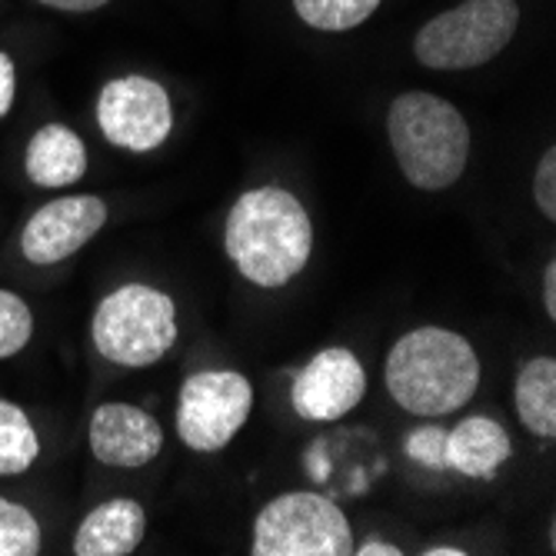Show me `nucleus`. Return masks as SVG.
I'll list each match as a JSON object with an SVG mask.
<instances>
[{"instance_id": "nucleus-1", "label": "nucleus", "mask_w": 556, "mask_h": 556, "mask_svg": "<svg viewBox=\"0 0 556 556\" xmlns=\"http://www.w3.org/2000/svg\"><path fill=\"white\" fill-rule=\"evenodd\" d=\"M224 247L250 283L283 287L311 261L314 224L290 190L257 187L230 207Z\"/></svg>"}, {"instance_id": "nucleus-2", "label": "nucleus", "mask_w": 556, "mask_h": 556, "mask_svg": "<svg viewBox=\"0 0 556 556\" xmlns=\"http://www.w3.org/2000/svg\"><path fill=\"white\" fill-rule=\"evenodd\" d=\"M480 387V361L467 337L420 327L403 333L387 357V390L417 417H446L467 407Z\"/></svg>"}, {"instance_id": "nucleus-3", "label": "nucleus", "mask_w": 556, "mask_h": 556, "mask_svg": "<svg viewBox=\"0 0 556 556\" xmlns=\"http://www.w3.org/2000/svg\"><path fill=\"white\" fill-rule=\"evenodd\" d=\"M387 134L403 177L414 187L446 190L464 177L470 127L450 100L424 90L400 93L387 114Z\"/></svg>"}, {"instance_id": "nucleus-4", "label": "nucleus", "mask_w": 556, "mask_h": 556, "mask_svg": "<svg viewBox=\"0 0 556 556\" xmlns=\"http://www.w3.org/2000/svg\"><path fill=\"white\" fill-rule=\"evenodd\" d=\"M177 343V307L164 290L127 283L100 300L93 314V346L121 367H150Z\"/></svg>"}, {"instance_id": "nucleus-5", "label": "nucleus", "mask_w": 556, "mask_h": 556, "mask_svg": "<svg viewBox=\"0 0 556 556\" xmlns=\"http://www.w3.org/2000/svg\"><path fill=\"white\" fill-rule=\"evenodd\" d=\"M517 0H467L430 24L414 40L417 61L430 71H470L493 61L517 34Z\"/></svg>"}, {"instance_id": "nucleus-6", "label": "nucleus", "mask_w": 556, "mask_h": 556, "mask_svg": "<svg viewBox=\"0 0 556 556\" xmlns=\"http://www.w3.org/2000/svg\"><path fill=\"white\" fill-rule=\"evenodd\" d=\"M254 556H346L353 553L350 520L333 500L283 493L270 500L254 527Z\"/></svg>"}, {"instance_id": "nucleus-7", "label": "nucleus", "mask_w": 556, "mask_h": 556, "mask_svg": "<svg viewBox=\"0 0 556 556\" xmlns=\"http://www.w3.org/2000/svg\"><path fill=\"white\" fill-rule=\"evenodd\" d=\"M254 387L237 370H200L180 387L177 433L197 453L224 450L247 424Z\"/></svg>"}, {"instance_id": "nucleus-8", "label": "nucleus", "mask_w": 556, "mask_h": 556, "mask_svg": "<svg viewBox=\"0 0 556 556\" xmlns=\"http://www.w3.org/2000/svg\"><path fill=\"white\" fill-rule=\"evenodd\" d=\"M97 124L104 137L124 150H154L167 140L174 111L167 90L150 77H121L100 90Z\"/></svg>"}, {"instance_id": "nucleus-9", "label": "nucleus", "mask_w": 556, "mask_h": 556, "mask_svg": "<svg viewBox=\"0 0 556 556\" xmlns=\"http://www.w3.org/2000/svg\"><path fill=\"white\" fill-rule=\"evenodd\" d=\"M367 393V374L364 364L343 346L320 350L317 357L303 367V374L293 380L290 403L296 417L303 420H340L346 417Z\"/></svg>"}, {"instance_id": "nucleus-10", "label": "nucleus", "mask_w": 556, "mask_h": 556, "mask_svg": "<svg viewBox=\"0 0 556 556\" xmlns=\"http://www.w3.org/2000/svg\"><path fill=\"white\" fill-rule=\"evenodd\" d=\"M108 224V204L100 197H61L43 204L21 233V250L30 264H58L84 243H90Z\"/></svg>"}, {"instance_id": "nucleus-11", "label": "nucleus", "mask_w": 556, "mask_h": 556, "mask_svg": "<svg viewBox=\"0 0 556 556\" xmlns=\"http://www.w3.org/2000/svg\"><path fill=\"white\" fill-rule=\"evenodd\" d=\"M90 450L100 464L137 470L164 450L161 424L130 403H104L90 420Z\"/></svg>"}, {"instance_id": "nucleus-12", "label": "nucleus", "mask_w": 556, "mask_h": 556, "mask_svg": "<svg viewBox=\"0 0 556 556\" xmlns=\"http://www.w3.org/2000/svg\"><path fill=\"white\" fill-rule=\"evenodd\" d=\"M514 457L510 433L490 417H467L443 440V467L470 480H490Z\"/></svg>"}, {"instance_id": "nucleus-13", "label": "nucleus", "mask_w": 556, "mask_h": 556, "mask_svg": "<svg viewBox=\"0 0 556 556\" xmlns=\"http://www.w3.org/2000/svg\"><path fill=\"white\" fill-rule=\"evenodd\" d=\"M147 530V514L137 500L117 496L93 507L77 536H74V553L77 556H127L140 546Z\"/></svg>"}, {"instance_id": "nucleus-14", "label": "nucleus", "mask_w": 556, "mask_h": 556, "mask_svg": "<svg viewBox=\"0 0 556 556\" xmlns=\"http://www.w3.org/2000/svg\"><path fill=\"white\" fill-rule=\"evenodd\" d=\"M87 170V150L84 140L64 127V124H47L40 127L27 143V177L37 187H71Z\"/></svg>"}, {"instance_id": "nucleus-15", "label": "nucleus", "mask_w": 556, "mask_h": 556, "mask_svg": "<svg viewBox=\"0 0 556 556\" xmlns=\"http://www.w3.org/2000/svg\"><path fill=\"white\" fill-rule=\"evenodd\" d=\"M517 414L523 427L543 440L556 433V361L540 357L530 361L517 374Z\"/></svg>"}, {"instance_id": "nucleus-16", "label": "nucleus", "mask_w": 556, "mask_h": 556, "mask_svg": "<svg viewBox=\"0 0 556 556\" xmlns=\"http://www.w3.org/2000/svg\"><path fill=\"white\" fill-rule=\"evenodd\" d=\"M40 453L37 430L17 403L0 396V477L24 473Z\"/></svg>"}, {"instance_id": "nucleus-17", "label": "nucleus", "mask_w": 556, "mask_h": 556, "mask_svg": "<svg viewBox=\"0 0 556 556\" xmlns=\"http://www.w3.org/2000/svg\"><path fill=\"white\" fill-rule=\"evenodd\" d=\"M296 17L317 30H350L361 27L380 0H293Z\"/></svg>"}, {"instance_id": "nucleus-18", "label": "nucleus", "mask_w": 556, "mask_h": 556, "mask_svg": "<svg viewBox=\"0 0 556 556\" xmlns=\"http://www.w3.org/2000/svg\"><path fill=\"white\" fill-rule=\"evenodd\" d=\"M40 553V527L21 503L0 496V556H34Z\"/></svg>"}, {"instance_id": "nucleus-19", "label": "nucleus", "mask_w": 556, "mask_h": 556, "mask_svg": "<svg viewBox=\"0 0 556 556\" xmlns=\"http://www.w3.org/2000/svg\"><path fill=\"white\" fill-rule=\"evenodd\" d=\"M34 337L30 307L11 290H0V361L21 353Z\"/></svg>"}, {"instance_id": "nucleus-20", "label": "nucleus", "mask_w": 556, "mask_h": 556, "mask_svg": "<svg viewBox=\"0 0 556 556\" xmlns=\"http://www.w3.org/2000/svg\"><path fill=\"white\" fill-rule=\"evenodd\" d=\"M443 440H446V430L440 427H420L407 437V453H410V460L437 470L443 467Z\"/></svg>"}, {"instance_id": "nucleus-21", "label": "nucleus", "mask_w": 556, "mask_h": 556, "mask_svg": "<svg viewBox=\"0 0 556 556\" xmlns=\"http://www.w3.org/2000/svg\"><path fill=\"white\" fill-rule=\"evenodd\" d=\"M533 200L543 211L546 220L556 217V150L549 147L546 154L536 164V177H533Z\"/></svg>"}, {"instance_id": "nucleus-22", "label": "nucleus", "mask_w": 556, "mask_h": 556, "mask_svg": "<svg viewBox=\"0 0 556 556\" xmlns=\"http://www.w3.org/2000/svg\"><path fill=\"white\" fill-rule=\"evenodd\" d=\"M14 87H17V74H14V61L0 50V117H8L14 108Z\"/></svg>"}, {"instance_id": "nucleus-23", "label": "nucleus", "mask_w": 556, "mask_h": 556, "mask_svg": "<svg viewBox=\"0 0 556 556\" xmlns=\"http://www.w3.org/2000/svg\"><path fill=\"white\" fill-rule=\"evenodd\" d=\"M47 8H58V11H67V14H90V11H100L111 0H40Z\"/></svg>"}, {"instance_id": "nucleus-24", "label": "nucleus", "mask_w": 556, "mask_h": 556, "mask_svg": "<svg viewBox=\"0 0 556 556\" xmlns=\"http://www.w3.org/2000/svg\"><path fill=\"white\" fill-rule=\"evenodd\" d=\"M543 307L549 317H556V261L543 267Z\"/></svg>"}, {"instance_id": "nucleus-25", "label": "nucleus", "mask_w": 556, "mask_h": 556, "mask_svg": "<svg viewBox=\"0 0 556 556\" xmlns=\"http://www.w3.org/2000/svg\"><path fill=\"white\" fill-rule=\"evenodd\" d=\"M353 553H361V556H400L403 549L390 546V543H367L361 549H353Z\"/></svg>"}, {"instance_id": "nucleus-26", "label": "nucleus", "mask_w": 556, "mask_h": 556, "mask_svg": "<svg viewBox=\"0 0 556 556\" xmlns=\"http://www.w3.org/2000/svg\"><path fill=\"white\" fill-rule=\"evenodd\" d=\"M427 556H464L467 549H457V546H430V549H424Z\"/></svg>"}]
</instances>
